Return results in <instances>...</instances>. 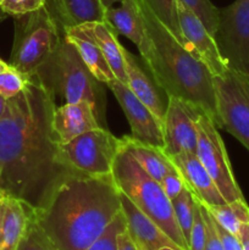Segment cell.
Wrapping results in <instances>:
<instances>
[{
    "mask_svg": "<svg viewBox=\"0 0 249 250\" xmlns=\"http://www.w3.org/2000/svg\"><path fill=\"white\" fill-rule=\"evenodd\" d=\"M178 1L194 12L203 24L207 27L208 31L214 36L219 23L220 9H217L210 0H178Z\"/></svg>",
    "mask_w": 249,
    "mask_h": 250,
    "instance_id": "83f0119b",
    "label": "cell"
},
{
    "mask_svg": "<svg viewBox=\"0 0 249 250\" xmlns=\"http://www.w3.org/2000/svg\"><path fill=\"white\" fill-rule=\"evenodd\" d=\"M9 67H10V63L5 62L2 59H0V73L4 72V71L6 70V68H9Z\"/></svg>",
    "mask_w": 249,
    "mask_h": 250,
    "instance_id": "ab89813d",
    "label": "cell"
},
{
    "mask_svg": "<svg viewBox=\"0 0 249 250\" xmlns=\"http://www.w3.org/2000/svg\"><path fill=\"white\" fill-rule=\"evenodd\" d=\"M171 205H172L173 214H175L178 227L188 244L193 225V217H194V210L197 207V198L189 188L186 187L178 197L171 200Z\"/></svg>",
    "mask_w": 249,
    "mask_h": 250,
    "instance_id": "d4e9b609",
    "label": "cell"
},
{
    "mask_svg": "<svg viewBox=\"0 0 249 250\" xmlns=\"http://www.w3.org/2000/svg\"><path fill=\"white\" fill-rule=\"evenodd\" d=\"M120 202L126 221V229L138 250H160L163 248L182 250L150 217L146 216L121 192Z\"/></svg>",
    "mask_w": 249,
    "mask_h": 250,
    "instance_id": "5bb4252c",
    "label": "cell"
},
{
    "mask_svg": "<svg viewBox=\"0 0 249 250\" xmlns=\"http://www.w3.org/2000/svg\"><path fill=\"white\" fill-rule=\"evenodd\" d=\"M128 120L132 137L143 143L164 148L163 125L126 84L115 80L106 84Z\"/></svg>",
    "mask_w": 249,
    "mask_h": 250,
    "instance_id": "4fadbf2b",
    "label": "cell"
},
{
    "mask_svg": "<svg viewBox=\"0 0 249 250\" xmlns=\"http://www.w3.org/2000/svg\"><path fill=\"white\" fill-rule=\"evenodd\" d=\"M205 244H207V224L203 217L200 202L197 198V207L194 210V217H193L188 246H189V250H204Z\"/></svg>",
    "mask_w": 249,
    "mask_h": 250,
    "instance_id": "4dcf8cb0",
    "label": "cell"
},
{
    "mask_svg": "<svg viewBox=\"0 0 249 250\" xmlns=\"http://www.w3.org/2000/svg\"><path fill=\"white\" fill-rule=\"evenodd\" d=\"M100 1H102L104 9H109V7L115 6L116 4H120L122 0H100Z\"/></svg>",
    "mask_w": 249,
    "mask_h": 250,
    "instance_id": "74e56055",
    "label": "cell"
},
{
    "mask_svg": "<svg viewBox=\"0 0 249 250\" xmlns=\"http://www.w3.org/2000/svg\"><path fill=\"white\" fill-rule=\"evenodd\" d=\"M239 241L242 242L244 250H249V224H246L242 226L241 231L238 234Z\"/></svg>",
    "mask_w": 249,
    "mask_h": 250,
    "instance_id": "8d00e7d4",
    "label": "cell"
},
{
    "mask_svg": "<svg viewBox=\"0 0 249 250\" xmlns=\"http://www.w3.org/2000/svg\"><path fill=\"white\" fill-rule=\"evenodd\" d=\"M62 27L44 5L27 15L15 17V39L10 65L28 77L50 58L62 41Z\"/></svg>",
    "mask_w": 249,
    "mask_h": 250,
    "instance_id": "8992f818",
    "label": "cell"
},
{
    "mask_svg": "<svg viewBox=\"0 0 249 250\" xmlns=\"http://www.w3.org/2000/svg\"><path fill=\"white\" fill-rule=\"evenodd\" d=\"M88 36L94 39L104 54L105 59L109 62L112 72L117 81L127 85L128 76L126 71V60H124V48L120 44L117 34L105 21L89 22L80 26Z\"/></svg>",
    "mask_w": 249,
    "mask_h": 250,
    "instance_id": "44dd1931",
    "label": "cell"
},
{
    "mask_svg": "<svg viewBox=\"0 0 249 250\" xmlns=\"http://www.w3.org/2000/svg\"><path fill=\"white\" fill-rule=\"evenodd\" d=\"M0 11H1V10H0Z\"/></svg>",
    "mask_w": 249,
    "mask_h": 250,
    "instance_id": "ee69618b",
    "label": "cell"
},
{
    "mask_svg": "<svg viewBox=\"0 0 249 250\" xmlns=\"http://www.w3.org/2000/svg\"><path fill=\"white\" fill-rule=\"evenodd\" d=\"M212 220H214V217H212ZM214 224H215V227H216V231L217 233H219V237L220 239H221V243L222 246H224L225 250H244L243 246H242V242L239 241L238 237L229 233V232H227L226 229H225L224 227L220 226L215 220H214Z\"/></svg>",
    "mask_w": 249,
    "mask_h": 250,
    "instance_id": "e575fe53",
    "label": "cell"
},
{
    "mask_svg": "<svg viewBox=\"0 0 249 250\" xmlns=\"http://www.w3.org/2000/svg\"><path fill=\"white\" fill-rule=\"evenodd\" d=\"M98 127L104 126L100 124L93 105L85 100L63 103L54 109L51 128L60 144L67 143L76 137Z\"/></svg>",
    "mask_w": 249,
    "mask_h": 250,
    "instance_id": "9a60e30c",
    "label": "cell"
},
{
    "mask_svg": "<svg viewBox=\"0 0 249 250\" xmlns=\"http://www.w3.org/2000/svg\"><path fill=\"white\" fill-rule=\"evenodd\" d=\"M214 38L227 66L249 75V0L220 9Z\"/></svg>",
    "mask_w": 249,
    "mask_h": 250,
    "instance_id": "30bf717a",
    "label": "cell"
},
{
    "mask_svg": "<svg viewBox=\"0 0 249 250\" xmlns=\"http://www.w3.org/2000/svg\"><path fill=\"white\" fill-rule=\"evenodd\" d=\"M160 250H178V249H175V248H163Z\"/></svg>",
    "mask_w": 249,
    "mask_h": 250,
    "instance_id": "b9f144b4",
    "label": "cell"
},
{
    "mask_svg": "<svg viewBox=\"0 0 249 250\" xmlns=\"http://www.w3.org/2000/svg\"><path fill=\"white\" fill-rule=\"evenodd\" d=\"M139 5L145 27V39L139 53L155 83L167 97H176L198 107L217 126L212 73L183 46L144 0H139Z\"/></svg>",
    "mask_w": 249,
    "mask_h": 250,
    "instance_id": "3957f363",
    "label": "cell"
},
{
    "mask_svg": "<svg viewBox=\"0 0 249 250\" xmlns=\"http://www.w3.org/2000/svg\"><path fill=\"white\" fill-rule=\"evenodd\" d=\"M200 208H202L203 217H204L205 224H207V244H205L204 250H225L209 210L207 209V207L202 202H200Z\"/></svg>",
    "mask_w": 249,
    "mask_h": 250,
    "instance_id": "836d02e7",
    "label": "cell"
},
{
    "mask_svg": "<svg viewBox=\"0 0 249 250\" xmlns=\"http://www.w3.org/2000/svg\"><path fill=\"white\" fill-rule=\"evenodd\" d=\"M111 175L122 194L150 217L181 249L189 250L176 221L171 200L164 192L160 182L146 173L122 144L114 161Z\"/></svg>",
    "mask_w": 249,
    "mask_h": 250,
    "instance_id": "277c9868",
    "label": "cell"
},
{
    "mask_svg": "<svg viewBox=\"0 0 249 250\" xmlns=\"http://www.w3.org/2000/svg\"><path fill=\"white\" fill-rule=\"evenodd\" d=\"M121 211L112 175L66 173L38 209L37 224L59 250H85Z\"/></svg>",
    "mask_w": 249,
    "mask_h": 250,
    "instance_id": "7a4b0ae2",
    "label": "cell"
},
{
    "mask_svg": "<svg viewBox=\"0 0 249 250\" xmlns=\"http://www.w3.org/2000/svg\"><path fill=\"white\" fill-rule=\"evenodd\" d=\"M219 128H224L249 150V75L227 68L214 77Z\"/></svg>",
    "mask_w": 249,
    "mask_h": 250,
    "instance_id": "ba28073f",
    "label": "cell"
},
{
    "mask_svg": "<svg viewBox=\"0 0 249 250\" xmlns=\"http://www.w3.org/2000/svg\"><path fill=\"white\" fill-rule=\"evenodd\" d=\"M170 160L180 171L187 187L205 207H216L227 203L212 181L211 176L199 161L197 154L181 153L171 156Z\"/></svg>",
    "mask_w": 249,
    "mask_h": 250,
    "instance_id": "2e32d148",
    "label": "cell"
},
{
    "mask_svg": "<svg viewBox=\"0 0 249 250\" xmlns=\"http://www.w3.org/2000/svg\"><path fill=\"white\" fill-rule=\"evenodd\" d=\"M160 185L161 187H163L165 194L167 195V198L170 200L178 197V195L181 194V192L187 187L186 181L183 180L182 175H181L180 171L175 167V165H173V167L164 176Z\"/></svg>",
    "mask_w": 249,
    "mask_h": 250,
    "instance_id": "d6a6232c",
    "label": "cell"
},
{
    "mask_svg": "<svg viewBox=\"0 0 249 250\" xmlns=\"http://www.w3.org/2000/svg\"><path fill=\"white\" fill-rule=\"evenodd\" d=\"M63 36L76 46L83 62L100 83L109 84L116 80L102 49L80 26L63 28Z\"/></svg>",
    "mask_w": 249,
    "mask_h": 250,
    "instance_id": "ffe728a7",
    "label": "cell"
},
{
    "mask_svg": "<svg viewBox=\"0 0 249 250\" xmlns=\"http://www.w3.org/2000/svg\"><path fill=\"white\" fill-rule=\"evenodd\" d=\"M120 146V138L104 127H98L67 143H59L58 159L68 171L94 177L109 176Z\"/></svg>",
    "mask_w": 249,
    "mask_h": 250,
    "instance_id": "52a82bcc",
    "label": "cell"
},
{
    "mask_svg": "<svg viewBox=\"0 0 249 250\" xmlns=\"http://www.w3.org/2000/svg\"><path fill=\"white\" fill-rule=\"evenodd\" d=\"M6 103H7V99H5L2 95H0V117L4 115L5 109H6Z\"/></svg>",
    "mask_w": 249,
    "mask_h": 250,
    "instance_id": "f35d334b",
    "label": "cell"
},
{
    "mask_svg": "<svg viewBox=\"0 0 249 250\" xmlns=\"http://www.w3.org/2000/svg\"><path fill=\"white\" fill-rule=\"evenodd\" d=\"M200 110L176 97H167L163 122L164 153L171 158L181 153H197V115Z\"/></svg>",
    "mask_w": 249,
    "mask_h": 250,
    "instance_id": "8fae6325",
    "label": "cell"
},
{
    "mask_svg": "<svg viewBox=\"0 0 249 250\" xmlns=\"http://www.w3.org/2000/svg\"><path fill=\"white\" fill-rule=\"evenodd\" d=\"M2 1H4V0H0V5H1V4H2Z\"/></svg>",
    "mask_w": 249,
    "mask_h": 250,
    "instance_id": "7bdbcfd3",
    "label": "cell"
},
{
    "mask_svg": "<svg viewBox=\"0 0 249 250\" xmlns=\"http://www.w3.org/2000/svg\"><path fill=\"white\" fill-rule=\"evenodd\" d=\"M1 198H2V194L0 193V219H1Z\"/></svg>",
    "mask_w": 249,
    "mask_h": 250,
    "instance_id": "60d3db41",
    "label": "cell"
},
{
    "mask_svg": "<svg viewBox=\"0 0 249 250\" xmlns=\"http://www.w3.org/2000/svg\"><path fill=\"white\" fill-rule=\"evenodd\" d=\"M49 10L61 27L82 26L89 22L105 21V9L100 0H46Z\"/></svg>",
    "mask_w": 249,
    "mask_h": 250,
    "instance_id": "7402d4cb",
    "label": "cell"
},
{
    "mask_svg": "<svg viewBox=\"0 0 249 250\" xmlns=\"http://www.w3.org/2000/svg\"><path fill=\"white\" fill-rule=\"evenodd\" d=\"M207 209L220 226L237 237L242 226L249 224V207L246 199L234 200L216 207H207Z\"/></svg>",
    "mask_w": 249,
    "mask_h": 250,
    "instance_id": "cb8c5ba5",
    "label": "cell"
},
{
    "mask_svg": "<svg viewBox=\"0 0 249 250\" xmlns=\"http://www.w3.org/2000/svg\"><path fill=\"white\" fill-rule=\"evenodd\" d=\"M124 229H126V221L122 211H120L114 221L105 229L104 233L85 250H116L117 233Z\"/></svg>",
    "mask_w": 249,
    "mask_h": 250,
    "instance_id": "f546056e",
    "label": "cell"
},
{
    "mask_svg": "<svg viewBox=\"0 0 249 250\" xmlns=\"http://www.w3.org/2000/svg\"><path fill=\"white\" fill-rule=\"evenodd\" d=\"M46 4V0H4L0 10L11 16H22L41 9Z\"/></svg>",
    "mask_w": 249,
    "mask_h": 250,
    "instance_id": "1f68e13d",
    "label": "cell"
},
{
    "mask_svg": "<svg viewBox=\"0 0 249 250\" xmlns=\"http://www.w3.org/2000/svg\"><path fill=\"white\" fill-rule=\"evenodd\" d=\"M16 250H59L37 224L34 211Z\"/></svg>",
    "mask_w": 249,
    "mask_h": 250,
    "instance_id": "4316f807",
    "label": "cell"
},
{
    "mask_svg": "<svg viewBox=\"0 0 249 250\" xmlns=\"http://www.w3.org/2000/svg\"><path fill=\"white\" fill-rule=\"evenodd\" d=\"M120 141L129 155L158 182H161L164 176L173 167V164L164 153L163 148L143 143L132 136H124Z\"/></svg>",
    "mask_w": 249,
    "mask_h": 250,
    "instance_id": "603a6c76",
    "label": "cell"
},
{
    "mask_svg": "<svg viewBox=\"0 0 249 250\" xmlns=\"http://www.w3.org/2000/svg\"><path fill=\"white\" fill-rule=\"evenodd\" d=\"M34 208L2 194L0 219V250H16L26 232Z\"/></svg>",
    "mask_w": 249,
    "mask_h": 250,
    "instance_id": "e0dca14e",
    "label": "cell"
},
{
    "mask_svg": "<svg viewBox=\"0 0 249 250\" xmlns=\"http://www.w3.org/2000/svg\"><path fill=\"white\" fill-rule=\"evenodd\" d=\"M105 22L116 34L128 38L139 49L145 39V27L139 0H122L119 6L105 9Z\"/></svg>",
    "mask_w": 249,
    "mask_h": 250,
    "instance_id": "d6986e66",
    "label": "cell"
},
{
    "mask_svg": "<svg viewBox=\"0 0 249 250\" xmlns=\"http://www.w3.org/2000/svg\"><path fill=\"white\" fill-rule=\"evenodd\" d=\"M55 106L53 93L31 77L20 94L7 99L0 117V193L34 209L71 172L58 159L59 142L51 128Z\"/></svg>",
    "mask_w": 249,
    "mask_h": 250,
    "instance_id": "6da1fadb",
    "label": "cell"
},
{
    "mask_svg": "<svg viewBox=\"0 0 249 250\" xmlns=\"http://www.w3.org/2000/svg\"><path fill=\"white\" fill-rule=\"evenodd\" d=\"M177 15L183 46L202 61L214 77L222 75L229 67L220 54L214 36L208 31L199 17L178 0Z\"/></svg>",
    "mask_w": 249,
    "mask_h": 250,
    "instance_id": "7c38bea8",
    "label": "cell"
},
{
    "mask_svg": "<svg viewBox=\"0 0 249 250\" xmlns=\"http://www.w3.org/2000/svg\"><path fill=\"white\" fill-rule=\"evenodd\" d=\"M197 156L227 203L244 199L234 178L224 141L211 117L199 111L197 115Z\"/></svg>",
    "mask_w": 249,
    "mask_h": 250,
    "instance_id": "9c48e42d",
    "label": "cell"
},
{
    "mask_svg": "<svg viewBox=\"0 0 249 250\" xmlns=\"http://www.w3.org/2000/svg\"><path fill=\"white\" fill-rule=\"evenodd\" d=\"M144 1L154 12V15L183 44L182 33H181L180 23H178L177 0H144Z\"/></svg>",
    "mask_w": 249,
    "mask_h": 250,
    "instance_id": "484cf974",
    "label": "cell"
},
{
    "mask_svg": "<svg viewBox=\"0 0 249 250\" xmlns=\"http://www.w3.org/2000/svg\"><path fill=\"white\" fill-rule=\"evenodd\" d=\"M124 60H126L127 76H128L127 87L144 105L148 106V109L155 115L156 119L163 125L167 102L165 103L163 100L161 93L158 89L159 85L154 84L153 81L139 66L136 58L126 49H124Z\"/></svg>",
    "mask_w": 249,
    "mask_h": 250,
    "instance_id": "ac0fdd59",
    "label": "cell"
},
{
    "mask_svg": "<svg viewBox=\"0 0 249 250\" xmlns=\"http://www.w3.org/2000/svg\"><path fill=\"white\" fill-rule=\"evenodd\" d=\"M31 77L48 88L55 99L58 95L65 103L81 100L90 103L100 124L104 121V93L100 82L88 70L76 46L65 36L53 55Z\"/></svg>",
    "mask_w": 249,
    "mask_h": 250,
    "instance_id": "5b68a950",
    "label": "cell"
},
{
    "mask_svg": "<svg viewBox=\"0 0 249 250\" xmlns=\"http://www.w3.org/2000/svg\"><path fill=\"white\" fill-rule=\"evenodd\" d=\"M116 250H138L134 242L129 237L127 229H122L117 233L116 237Z\"/></svg>",
    "mask_w": 249,
    "mask_h": 250,
    "instance_id": "d590c367",
    "label": "cell"
},
{
    "mask_svg": "<svg viewBox=\"0 0 249 250\" xmlns=\"http://www.w3.org/2000/svg\"><path fill=\"white\" fill-rule=\"evenodd\" d=\"M29 81L28 76L10 65L9 68L0 73V95L5 99H11L28 85Z\"/></svg>",
    "mask_w": 249,
    "mask_h": 250,
    "instance_id": "f1b7e54d",
    "label": "cell"
}]
</instances>
